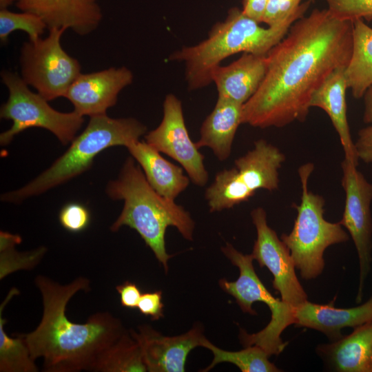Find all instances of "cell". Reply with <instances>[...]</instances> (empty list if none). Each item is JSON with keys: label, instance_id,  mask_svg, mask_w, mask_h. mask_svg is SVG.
Returning a JSON list of instances; mask_svg holds the SVG:
<instances>
[{"label": "cell", "instance_id": "cell-24", "mask_svg": "<svg viewBox=\"0 0 372 372\" xmlns=\"http://www.w3.org/2000/svg\"><path fill=\"white\" fill-rule=\"evenodd\" d=\"M90 371L130 372L147 371L140 347L125 331L113 344L97 357Z\"/></svg>", "mask_w": 372, "mask_h": 372}, {"label": "cell", "instance_id": "cell-25", "mask_svg": "<svg viewBox=\"0 0 372 372\" xmlns=\"http://www.w3.org/2000/svg\"><path fill=\"white\" fill-rule=\"evenodd\" d=\"M19 293L16 288H12L0 307V371L37 372L39 369L35 360L32 358L22 335L12 338L4 329L7 322L3 317L4 307L13 296Z\"/></svg>", "mask_w": 372, "mask_h": 372}, {"label": "cell", "instance_id": "cell-14", "mask_svg": "<svg viewBox=\"0 0 372 372\" xmlns=\"http://www.w3.org/2000/svg\"><path fill=\"white\" fill-rule=\"evenodd\" d=\"M133 81L126 67H112L91 73H81L67 91L66 98L79 115L105 114L117 102L121 91Z\"/></svg>", "mask_w": 372, "mask_h": 372}, {"label": "cell", "instance_id": "cell-20", "mask_svg": "<svg viewBox=\"0 0 372 372\" xmlns=\"http://www.w3.org/2000/svg\"><path fill=\"white\" fill-rule=\"evenodd\" d=\"M333 71L313 92L310 107L323 110L337 132L344 152V158L358 165L355 145L352 141L347 115L345 68Z\"/></svg>", "mask_w": 372, "mask_h": 372}, {"label": "cell", "instance_id": "cell-4", "mask_svg": "<svg viewBox=\"0 0 372 372\" xmlns=\"http://www.w3.org/2000/svg\"><path fill=\"white\" fill-rule=\"evenodd\" d=\"M134 161L132 156L127 158L118 177L107 185L110 198L124 201L122 211L110 229L116 231L128 226L136 230L167 273V262L173 256L166 251L167 228L175 227L184 238L192 240L195 223L183 207L161 196L152 187Z\"/></svg>", "mask_w": 372, "mask_h": 372}, {"label": "cell", "instance_id": "cell-1", "mask_svg": "<svg viewBox=\"0 0 372 372\" xmlns=\"http://www.w3.org/2000/svg\"><path fill=\"white\" fill-rule=\"evenodd\" d=\"M353 22L314 9L295 21L267 54L260 86L242 107V123L266 128L304 121L313 92L352 54Z\"/></svg>", "mask_w": 372, "mask_h": 372}, {"label": "cell", "instance_id": "cell-22", "mask_svg": "<svg viewBox=\"0 0 372 372\" xmlns=\"http://www.w3.org/2000/svg\"><path fill=\"white\" fill-rule=\"evenodd\" d=\"M242 107L241 103L218 96L213 110L202 123L197 147H209L219 161L227 160L237 129L242 124Z\"/></svg>", "mask_w": 372, "mask_h": 372}, {"label": "cell", "instance_id": "cell-11", "mask_svg": "<svg viewBox=\"0 0 372 372\" xmlns=\"http://www.w3.org/2000/svg\"><path fill=\"white\" fill-rule=\"evenodd\" d=\"M341 166L345 203L339 223L349 233L357 251L360 273L355 301L360 303L372 260V183L357 169L358 165L349 159L344 158Z\"/></svg>", "mask_w": 372, "mask_h": 372}, {"label": "cell", "instance_id": "cell-23", "mask_svg": "<svg viewBox=\"0 0 372 372\" xmlns=\"http://www.w3.org/2000/svg\"><path fill=\"white\" fill-rule=\"evenodd\" d=\"M347 86L354 98H362L372 86V28L362 19L353 21V48L345 68Z\"/></svg>", "mask_w": 372, "mask_h": 372}, {"label": "cell", "instance_id": "cell-5", "mask_svg": "<svg viewBox=\"0 0 372 372\" xmlns=\"http://www.w3.org/2000/svg\"><path fill=\"white\" fill-rule=\"evenodd\" d=\"M146 132L147 127L134 118H114L106 114L91 116L85 129L48 169L21 188L3 194L1 199L19 203L43 194L85 172L103 150L116 145L127 147Z\"/></svg>", "mask_w": 372, "mask_h": 372}, {"label": "cell", "instance_id": "cell-17", "mask_svg": "<svg viewBox=\"0 0 372 372\" xmlns=\"http://www.w3.org/2000/svg\"><path fill=\"white\" fill-rule=\"evenodd\" d=\"M372 322V296L364 303L351 308H336L333 302L319 304L308 300L294 309V324L324 334L330 342L341 338L342 329Z\"/></svg>", "mask_w": 372, "mask_h": 372}, {"label": "cell", "instance_id": "cell-28", "mask_svg": "<svg viewBox=\"0 0 372 372\" xmlns=\"http://www.w3.org/2000/svg\"><path fill=\"white\" fill-rule=\"evenodd\" d=\"M47 28L45 22L37 15L22 12H14L8 8L0 9V40L8 42L10 34L17 30L25 32L29 40L35 41L41 37Z\"/></svg>", "mask_w": 372, "mask_h": 372}, {"label": "cell", "instance_id": "cell-7", "mask_svg": "<svg viewBox=\"0 0 372 372\" xmlns=\"http://www.w3.org/2000/svg\"><path fill=\"white\" fill-rule=\"evenodd\" d=\"M222 251L231 262L238 267L239 276L235 281L220 279L218 284L226 293L232 296L240 309L250 315H257L252 305L255 302L266 304L271 317L268 324L261 331L249 334L240 329L239 339L244 347L258 346L269 356L280 354L287 344L281 334L291 324H294V309L281 299L276 298L267 289L256 274L251 254H243L232 245L227 243Z\"/></svg>", "mask_w": 372, "mask_h": 372}, {"label": "cell", "instance_id": "cell-30", "mask_svg": "<svg viewBox=\"0 0 372 372\" xmlns=\"http://www.w3.org/2000/svg\"><path fill=\"white\" fill-rule=\"evenodd\" d=\"M61 226L72 233H79L85 230L90 223V213L84 205L77 203H70L64 205L59 214Z\"/></svg>", "mask_w": 372, "mask_h": 372}, {"label": "cell", "instance_id": "cell-9", "mask_svg": "<svg viewBox=\"0 0 372 372\" xmlns=\"http://www.w3.org/2000/svg\"><path fill=\"white\" fill-rule=\"evenodd\" d=\"M1 78L8 97L1 107L0 116L12 121L10 128L0 135L1 145H8L16 135L30 127L50 131L63 145L74 139L84 122L83 116L74 111L54 110L41 94L32 92L15 72L2 70Z\"/></svg>", "mask_w": 372, "mask_h": 372}, {"label": "cell", "instance_id": "cell-16", "mask_svg": "<svg viewBox=\"0 0 372 372\" xmlns=\"http://www.w3.org/2000/svg\"><path fill=\"white\" fill-rule=\"evenodd\" d=\"M99 0H14L22 12L39 17L48 30H72L80 36L94 31L101 24L103 12Z\"/></svg>", "mask_w": 372, "mask_h": 372}, {"label": "cell", "instance_id": "cell-10", "mask_svg": "<svg viewBox=\"0 0 372 372\" xmlns=\"http://www.w3.org/2000/svg\"><path fill=\"white\" fill-rule=\"evenodd\" d=\"M66 30L52 28L48 35L23 43L19 55L22 79L48 101L65 95L81 73L79 61L63 48Z\"/></svg>", "mask_w": 372, "mask_h": 372}, {"label": "cell", "instance_id": "cell-8", "mask_svg": "<svg viewBox=\"0 0 372 372\" xmlns=\"http://www.w3.org/2000/svg\"><path fill=\"white\" fill-rule=\"evenodd\" d=\"M285 160L280 149L264 139L234 161V167L218 172L207 188L205 198L211 212L231 209L249 200L258 189L278 187V169Z\"/></svg>", "mask_w": 372, "mask_h": 372}, {"label": "cell", "instance_id": "cell-27", "mask_svg": "<svg viewBox=\"0 0 372 372\" xmlns=\"http://www.w3.org/2000/svg\"><path fill=\"white\" fill-rule=\"evenodd\" d=\"M21 241V238L18 235L1 231V267L9 263L5 269L1 270V279L19 269H32L39 263L46 251V248L41 247L29 252H17L14 250V246Z\"/></svg>", "mask_w": 372, "mask_h": 372}, {"label": "cell", "instance_id": "cell-18", "mask_svg": "<svg viewBox=\"0 0 372 372\" xmlns=\"http://www.w3.org/2000/svg\"><path fill=\"white\" fill-rule=\"evenodd\" d=\"M268 68L267 55L244 52L228 65H218L211 72L218 96L244 105L256 92Z\"/></svg>", "mask_w": 372, "mask_h": 372}, {"label": "cell", "instance_id": "cell-13", "mask_svg": "<svg viewBox=\"0 0 372 372\" xmlns=\"http://www.w3.org/2000/svg\"><path fill=\"white\" fill-rule=\"evenodd\" d=\"M257 238L251 254L260 267H266L273 279L272 286L280 299L295 308L308 300V296L296 273V265L290 251L267 224V214L262 207L251 212Z\"/></svg>", "mask_w": 372, "mask_h": 372}, {"label": "cell", "instance_id": "cell-6", "mask_svg": "<svg viewBox=\"0 0 372 372\" xmlns=\"http://www.w3.org/2000/svg\"><path fill=\"white\" fill-rule=\"evenodd\" d=\"M313 169L314 165L311 163L298 168L302 187L300 203L295 205L297 216L292 230L281 236L296 269L305 280L316 278L322 273L324 267L323 256L328 247L349 239L339 222L331 223L324 218V198L309 189L308 181Z\"/></svg>", "mask_w": 372, "mask_h": 372}, {"label": "cell", "instance_id": "cell-35", "mask_svg": "<svg viewBox=\"0 0 372 372\" xmlns=\"http://www.w3.org/2000/svg\"><path fill=\"white\" fill-rule=\"evenodd\" d=\"M269 0H242L243 12L250 18L262 23Z\"/></svg>", "mask_w": 372, "mask_h": 372}, {"label": "cell", "instance_id": "cell-33", "mask_svg": "<svg viewBox=\"0 0 372 372\" xmlns=\"http://www.w3.org/2000/svg\"><path fill=\"white\" fill-rule=\"evenodd\" d=\"M354 145L358 159L366 163H372V125L358 132Z\"/></svg>", "mask_w": 372, "mask_h": 372}, {"label": "cell", "instance_id": "cell-29", "mask_svg": "<svg viewBox=\"0 0 372 372\" xmlns=\"http://www.w3.org/2000/svg\"><path fill=\"white\" fill-rule=\"evenodd\" d=\"M327 9L336 18L353 21L372 20V0H324Z\"/></svg>", "mask_w": 372, "mask_h": 372}, {"label": "cell", "instance_id": "cell-2", "mask_svg": "<svg viewBox=\"0 0 372 372\" xmlns=\"http://www.w3.org/2000/svg\"><path fill=\"white\" fill-rule=\"evenodd\" d=\"M34 282L42 297L41 320L34 331L21 334L32 358H43L45 372L90 371L99 354L126 331L121 320L109 312L94 313L85 323L68 318L70 300L80 291L90 290L85 277L61 285L38 275Z\"/></svg>", "mask_w": 372, "mask_h": 372}, {"label": "cell", "instance_id": "cell-37", "mask_svg": "<svg viewBox=\"0 0 372 372\" xmlns=\"http://www.w3.org/2000/svg\"><path fill=\"white\" fill-rule=\"evenodd\" d=\"M14 0H0V9L8 8Z\"/></svg>", "mask_w": 372, "mask_h": 372}, {"label": "cell", "instance_id": "cell-32", "mask_svg": "<svg viewBox=\"0 0 372 372\" xmlns=\"http://www.w3.org/2000/svg\"><path fill=\"white\" fill-rule=\"evenodd\" d=\"M137 308L141 313L149 316L152 320L163 318L164 304L162 302V292L156 291L142 293Z\"/></svg>", "mask_w": 372, "mask_h": 372}, {"label": "cell", "instance_id": "cell-3", "mask_svg": "<svg viewBox=\"0 0 372 372\" xmlns=\"http://www.w3.org/2000/svg\"><path fill=\"white\" fill-rule=\"evenodd\" d=\"M311 0L282 22L267 28L246 15L241 8L233 7L225 21L212 27L206 39L173 52L169 60L185 63V79L189 90L209 85L213 70L229 56L247 52L267 55L287 34L292 24L304 16Z\"/></svg>", "mask_w": 372, "mask_h": 372}, {"label": "cell", "instance_id": "cell-19", "mask_svg": "<svg viewBox=\"0 0 372 372\" xmlns=\"http://www.w3.org/2000/svg\"><path fill=\"white\" fill-rule=\"evenodd\" d=\"M316 351L331 371L372 372V322L338 340L318 345Z\"/></svg>", "mask_w": 372, "mask_h": 372}, {"label": "cell", "instance_id": "cell-21", "mask_svg": "<svg viewBox=\"0 0 372 372\" xmlns=\"http://www.w3.org/2000/svg\"><path fill=\"white\" fill-rule=\"evenodd\" d=\"M127 148L143 169L149 185L161 196L175 200L189 186L191 180L182 167L165 159L145 141H136Z\"/></svg>", "mask_w": 372, "mask_h": 372}, {"label": "cell", "instance_id": "cell-15", "mask_svg": "<svg viewBox=\"0 0 372 372\" xmlns=\"http://www.w3.org/2000/svg\"><path fill=\"white\" fill-rule=\"evenodd\" d=\"M138 342L147 371L183 372L189 352L201 347L205 338L200 327L177 336H165L149 325L130 331Z\"/></svg>", "mask_w": 372, "mask_h": 372}, {"label": "cell", "instance_id": "cell-26", "mask_svg": "<svg viewBox=\"0 0 372 372\" xmlns=\"http://www.w3.org/2000/svg\"><path fill=\"white\" fill-rule=\"evenodd\" d=\"M201 347L209 349L213 353L214 358L211 363L200 371L207 372L222 362L234 364L242 372L281 371L268 360L269 355L258 346L246 347L238 351H228L216 347L205 338Z\"/></svg>", "mask_w": 372, "mask_h": 372}, {"label": "cell", "instance_id": "cell-31", "mask_svg": "<svg viewBox=\"0 0 372 372\" xmlns=\"http://www.w3.org/2000/svg\"><path fill=\"white\" fill-rule=\"evenodd\" d=\"M302 0H269L262 23L268 26L276 25L291 14L300 6Z\"/></svg>", "mask_w": 372, "mask_h": 372}, {"label": "cell", "instance_id": "cell-36", "mask_svg": "<svg viewBox=\"0 0 372 372\" xmlns=\"http://www.w3.org/2000/svg\"><path fill=\"white\" fill-rule=\"evenodd\" d=\"M364 110L363 121L366 123H372V86L364 94Z\"/></svg>", "mask_w": 372, "mask_h": 372}, {"label": "cell", "instance_id": "cell-12", "mask_svg": "<svg viewBox=\"0 0 372 372\" xmlns=\"http://www.w3.org/2000/svg\"><path fill=\"white\" fill-rule=\"evenodd\" d=\"M147 143L171 157L185 170L192 183L203 187L209 179L204 156L189 135L181 101L167 94L163 102V116L159 125L145 135Z\"/></svg>", "mask_w": 372, "mask_h": 372}, {"label": "cell", "instance_id": "cell-34", "mask_svg": "<svg viewBox=\"0 0 372 372\" xmlns=\"http://www.w3.org/2000/svg\"><path fill=\"white\" fill-rule=\"evenodd\" d=\"M116 289L120 296L121 304L123 307L129 309L137 308L142 293L135 283L125 281L116 286Z\"/></svg>", "mask_w": 372, "mask_h": 372}]
</instances>
